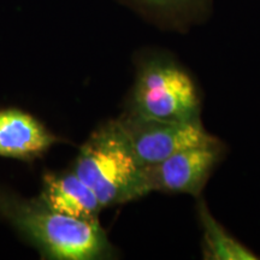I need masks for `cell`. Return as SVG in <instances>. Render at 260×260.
Listing matches in <instances>:
<instances>
[{"mask_svg": "<svg viewBox=\"0 0 260 260\" xmlns=\"http://www.w3.org/2000/svg\"><path fill=\"white\" fill-rule=\"evenodd\" d=\"M0 216L30 240L47 259L95 260L111 252L98 218L65 216L51 210L39 198L25 199L0 188Z\"/></svg>", "mask_w": 260, "mask_h": 260, "instance_id": "obj_1", "label": "cell"}, {"mask_svg": "<svg viewBox=\"0 0 260 260\" xmlns=\"http://www.w3.org/2000/svg\"><path fill=\"white\" fill-rule=\"evenodd\" d=\"M73 171L94 191L104 207L148 195L144 167L116 121L106 123L80 148Z\"/></svg>", "mask_w": 260, "mask_h": 260, "instance_id": "obj_2", "label": "cell"}, {"mask_svg": "<svg viewBox=\"0 0 260 260\" xmlns=\"http://www.w3.org/2000/svg\"><path fill=\"white\" fill-rule=\"evenodd\" d=\"M130 112L160 121H200V99L183 68L168 58L155 57L145 61L139 71Z\"/></svg>", "mask_w": 260, "mask_h": 260, "instance_id": "obj_3", "label": "cell"}, {"mask_svg": "<svg viewBox=\"0 0 260 260\" xmlns=\"http://www.w3.org/2000/svg\"><path fill=\"white\" fill-rule=\"evenodd\" d=\"M116 122L141 167L157 164L183 149L217 145L201 121H160L129 111Z\"/></svg>", "mask_w": 260, "mask_h": 260, "instance_id": "obj_4", "label": "cell"}, {"mask_svg": "<svg viewBox=\"0 0 260 260\" xmlns=\"http://www.w3.org/2000/svg\"><path fill=\"white\" fill-rule=\"evenodd\" d=\"M217 145L183 149L157 164L144 167L149 191L198 195L218 161Z\"/></svg>", "mask_w": 260, "mask_h": 260, "instance_id": "obj_5", "label": "cell"}, {"mask_svg": "<svg viewBox=\"0 0 260 260\" xmlns=\"http://www.w3.org/2000/svg\"><path fill=\"white\" fill-rule=\"evenodd\" d=\"M58 142L46 126L18 109L0 110V157L32 160Z\"/></svg>", "mask_w": 260, "mask_h": 260, "instance_id": "obj_6", "label": "cell"}, {"mask_svg": "<svg viewBox=\"0 0 260 260\" xmlns=\"http://www.w3.org/2000/svg\"><path fill=\"white\" fill-rule=\"evenodd\" d=\"M39 199L51 210L79 219H94L103 210L94 191L75 172H47Z\"/></svg>", "mask_w": 260, "mask_h": 260, "instance_id": "obj_7", "label": "cell"}, {"mask_svg": "<svg viewBox=\"0 0 260 260\" xmlns=\"http://www.w3.org/2000/svg\"><path fill=\"white\" fill-rule=\"evenodd\" d=\"M199 217L204 229V254L212 260H256L246 246L228 234L224 228L211 216L204 203L199 205Z\"/></svg>", "mask_w": 260, "mask_h": 260, "instance_id": "obj_8", "label": "cell"}, {"mask_svg": "<svg viewBox=\"0 0 260 260\" xmlns=\"http://www.w3.org/2000/svg\"><path fill=\"white\" fill-rule=\"evenodd\" d=\"M140 5L171 18L177 23H184L204 12L209 0H135Z\"/></svg>", "mask_w": 260, "mask_h": 260, "instance_id": "obj_9", "label": "cell"}]
</instances>
